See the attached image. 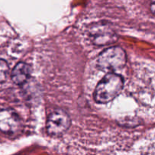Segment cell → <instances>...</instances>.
<instances>
[{"label": "cell", "mask_w": 155, "mask_h": 155, "mask_svg": "<svg viewBox=\"0 0 155 155\" xmlns=\"http://www.w3.org/2000/svg\"><path fill=\"white\" fill-rule=\"evenodd\" d=\"M127 63V54L120 47H110L100 54L98 66L104 71H117L121 69Z\"/></svg>", "instance_id": "2"}, {"label": "cell", "mask_w": 155, "mask_h": 155, "mask_svg": "<svg viewBox=\"0 0 155 155\" xmlns=\"http://www.w3.org/2000/svg\"><path fill=\"white\" fill-rule=\"evenodd\" d=\"M124 83V79L120 75L109 73L97 85L94 99L98 104L110 102L120 93Z\"/></svg>", "instance_id": "1"}, {"label": "cell", "mask_w": 155, "mask_h": 155, "mask_svg": "<svg viewBox=\"0 0 155 155\" xmlns=\"http://www.w3.org/2000/svg\"><path fill=\"white\" fill-rule=\"evenodd\" d=\"M71 126L70 117L64 110L57 109L51 112L46 122V131L50 136H62Z\"/></svg>", "instance_id": "3"}, {"label": "cell", "mask_w": 155, "mask_h": 155, "mask_svg": "<svg viewBox=\"0 0 155 155\" xmlns=\"http://www.w3.org/2000/svg\"><path fill=\"white\" fill-rule=\"evenodd\" d=\"M9 74V67L7 62L0 59V83H3L8 78Z\"/></svg>", "instance_id": "7"}, {"label": "cell", "mask_w": 155, "mask_h": 155, "mask_svg": "<svg viewBox=\"0 0 155 155\" xmlns=\"http://www.w3.org/2000/svg\"><path fill=\"white\" fill-rule=\"evenodd\" d=\"M22 130V122L12 109H0V131L8 136H16Z\"/></svg>", "instance_id": "5"}, {"label": "cell", "mask_w": 155, "mask_h": 155, "mask_svg": "<svg viewBox=\"0 0 155 155\" xmlns=\"http://www.w3.org/2000/svg\"><path fill=\"white\" fill-rule=\"evenodd\" d=\"M30 74H31V68L30 65L24 62H20L14 68L11 77L15 84L22 86L27 80H29Z\"/></svg>", "instance_id": "6"}, {"label": "cell", "mask_w": 155, "mask_h": 155, "mask_svg": "<svg viewBox=\"0 0 155 155\" xmlns=\"http://www.w3.org/2000/svg\"><path fill=\"white\" fill-rule=\"evenodd\" d=\"M89 36L95 45H105L116 42L117 39L114 30L107 23L94 24L89 30Z\"/></svg>", "instance_id": "4"}]
</instances>
